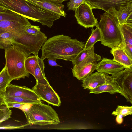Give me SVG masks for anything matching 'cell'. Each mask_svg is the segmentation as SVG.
I'll return each mask as SVG.
<instances>
[{
  "label": "cell",
  "mask_w": 132,
  "mask_h": 132,
  "mask_svg": "<svg viewBox=\"0 0 132 132\" xmlns=\"http://www.w3.org/2000/svg\"><path fill=\"white\" fill-rule=\"evenodd\" d=\"M39 57L35 55L27 57L25 61V68L26 71L33 76L35 68L38 62Z\"/></svg>",
  "instance_id": "cell-25"
},
{
  "label": "cell",
  "mask_w": 132,
  "mask_h": 132,
  "mask_svg": "<svg viewBox=\"0 0 132 132\" xmlns=\"http://www.w3.org/2000/svg\"><path fill=\"white\" fill-rule=\"evenodd\" d=\"M2 95L18 96L41 102V100L32 89L25 86H20L10 84Z\"/></svg>",
  "instance_id": "cell-11"
},
{
  "label": "cell",
  "mask_w": 132,
  "mask_h": 132,
  "mask_svg": "<svg viewBox=\"0 0 132 132\" xmlns=\"http://www.w3.org/2000/svg\"><path fill=\"white\" fill-rule=\"evenodd\" d=\"M105 74L106 77V82L95 88L89 90V93L97 94L107 92L113 94L118 93L121 95V92L117 85L114 77Z\"/></svg>",
  "instance_id": "cell-15"
},
{
  "label": "cell",
  "mask_w": 132,
  "mask_h": 132,
  "mask_svg": "<svg viewBox=\"0 0 132 132\" xmlns=\"http://www.w3.org/2000/svg\"><path fill=\"white\" fill-rule=\"evenodd\" d=\"M89 50H86L84 48L80 51L72 61L73 65H78L81 63L86 56Z\"/></svg>",
  "instance_id": "cell-29"
},
{
  "label": "cell",
  "mask_w": 132,
  "mask_h": 132,
  "mask_svg": "<svg viewBox=\"0 0 132 132\" xmlns=\"http://www.w3.org/2000/svg\"><path fill=\"white\" fill-rule=\"evenodd\" d=\"M102 37V34L99 28L97 27L95 29L93 28L91 34L85 44L84 48L86 50H90L96 43L101 41Z\"/></svg>",
  "instance_id": "cell-22"
},
{
  "label": "cell",
  "mask_w": 132,
  "mask_h": 132,
  "mask_svg": "<svg viewBox=\"0 0 132 132\" xmlns=\"http://www.w3.org/2000/svg\"><path fill=\"white\" fill-rule=\"evenodd\" d=\"M45 68L44 60L39 57L38 62L35 68L34 71V76L36 80V82L43 84L49 83L45 76Z\"/></svg>",
  "instance_id": "cell-19"
},
{
  "label": "cell",
  "mask_w": 132,
  "mask_h": 132,
  "mask_svg": "<svg viewBox=\"0 0 132 132\" xmlns=\"http://www.w3.org/2000/svg\"><path fill=\"white\" fill-rule=\"evenodd\" d=\"M114 77L121 95L127 101L132 103V67L126 68L116 75Z\"/></svg>",
  "instance_id": "cell-7"
},
{
  "label": "cell",
  "mask_w": 132,
  "mask_h": 132,
  "mask_svg": "<svg viewBox=\"0 0 132 132\" xmlns=\"http://www.w3.org/2000/svg\"><path fill=\"white\" fill-rule=\"evenodd\" d=\"M97 27L102 34V44L113 49L123 48L124 40L116 14L105 12Z\"/></svg>",
  "instance_id": "cell-2"
},
{
  "label": "cell",
  "mask_w": 132,
  "mask_h": 132,
  "mask_svg": "<svg viewBox=\"0 0 132 132\" xmlns=\"http://www.w3.org/2000/svg\"><path fill=\"white\" fill-rule=\"evenodd\" d=\"M101 59V56L95 53L93 46L85 59L71 69L73 76L79 80H82L96 70L97 62Z\"/></svg>",
  "instance_id": "cell-6"
},
{
  "label": "cell",
  "mask_w": 132,
  "mask_h": 132,
  "mask_svg": "<svg viewBox=\"0 0 132 132\" xmlns=\"http://www.w3.org/2000/svg\"><path fill=\"white\" fill-rule=\"evenodd\" d=\"M106 80L105 73L97 71L82 80V86L84 89H93L105 83Z\"/></svg>",
  "instance_id": "cell-14"
},
{
  "label": "cell",
  "mask_w": 132,
  "mask_h": 132,
  "mask_svg": "<svg viewBox=\"0 0 132 132\" xmlns=\"http://www.w3.org/2000/svg\"><path fill=\"white\" fill-rule=\"evenodd\" d=\"M120 27L125 44L123 49L127 55L132 59V24H122L120 25Z\"/></svg>",
  "instance_id": "cell-17"
},
{
  "label": "cell",
  "mask_w": 132,
  "mask_h": 132,
  "mask_svg": "<svg viewBox=\"0 0 132 132\" xmlns=\"http://www.w3.org/2000/svg\"><path fill=\"white\" fill-rule=\"evenodd\" d=\"M5 50V66L12 80L29 77V73L25 68V61L27 57L26 54L13 45Z\"/></svg>",
  "instance_id": "cell-4"
},
{
  "label": "cell",
  "mask_w": 132,
  "mask_h": 132,
  "mask_svg": "<svg viewBox=\"0 0 132 132\" xmlns=\"http://www.w3.org/2000/svg\"><path fill=\"white\" fill-rule=\"evenodd\" d=\"M122 117L121 115L117 116L116 119L117 122L118 124H121L122 123L123 121Z\"/></svg>",
  "instance_id": "cell-35"
},
{
  "label": "cell",
  "mask_w": 132,
  "mask_h": 132,
  "mask_svg": "<svg viewBox=\"0 0 132 132\" xmlns=\"http://www.w3.org/2000/svg\"><path fill=\"white\" fill-rule=\"evenodd\" d=\"M68 0H63V2L64 1H68Z\"/></svg>",
  "instance_id": "cell-39"
},
{
  "label": "cell",
  "mask_w": 132,
  "mask_h": 132,
  "mask_svg": "<svg viewBox=\"0 0 132 132\" xmlns=\"http://www.w3.org/2000/svg\"><path fill=\"white\" fill-rule=\"evenodd\" d=\"M132 114V106L118 105L115 111L113 112L112 115L114 116L122 115L123 117Z\"/></svg>",
  "instance_id": "cell-27"
},
{
  "label": "cell",
  "mask_w": 132,
  "mask_h": 132,
  "mask_svg": "<svg viewBox=\"0 0 132 132\" xmlns=\"http://www.w3.org/2000/svg\"><path fill=\"white\" fill-rule=\"evenodd\" d=\"M6 105L3 95L2 94H1L0 95V105Z\"/></svg>",
  "instance_id": "cell-37"
},
{
  "label": "cell",
  "mask_w": 132,
  "mask_h": 132,
  "mask_svg": "<svg viewBox=\"0 0 132 132\" xmlns=\"http://www.w3.org/2000/svg\"><path fill=\"white\" fill-rule=\"evenodd\" d=\"M32 89L42 100L53 106H59L61 102L60 97L49 84H43L37 82Z\"/></svg>",
  "instance_id": "cell-10"
},
{
  "label": "cell",
  "mask_w": 132,
  "mask_h": 132,
  "mask_svg": "<svg viewBox=\"0 0 132 132\" xmlns=\"http://www.w3.org/2000/svg\"><path fill=\"white\" fill-rule=\"evenodd\" d=\"M20 32H7L1 34L0 48L5 50L12 46L15 35Z\"/></svg>",
  "instance_id": "cell-21"
},
{
  "label": "cell",
  "mask_w": 132,
  "mask_h": 132,
  "mask_svg": "<svg viewBox=\"0 0 132 132\" xmlns=\"http://www.w3.org/2000/svg\"><path fill=\"white\" fill-rule=\"evenodd\" d=\"M29 125L28 123L20 126H11L8 125L3 126H0V129H13L21 128L25 126Z\"/></svg>",
  "instance_id": "cell-33"
},
{
  "label": "cell",
  "mask_w": 132,
  "mask_h": 132,
  "mask_svg": "<svg viewBox=\"0 0 132 132\" xmlns=\"http://www.w3.org/2000/svg\"><path fill=\"white\" fill-rule=\"evenodd\" d=\"M12 80L5 66L0 72V95L4 92Z\"/></svg>",
  "instance_id": "cell-24"
},
{
  "label": "cell",
  "mask_w": 132,
  "mask_h": 132,
  "mask_svg": "<svg viewBox=\"0 0 132 132\" xmlns=\"http://www.w3.org/2000/svg\"><path fill=\"white\" fill-rule=\"evenodd\" d=\"M51 2L56 4L61 3L63 2V0H41Z\"/></svg>",
  "instance_id": "cell-36"
},
{
  "label": "cell",
  "mask_w": 132,
  "mask_h": 132,
  "mask_svg": "<svg viewBox=\"0 0 132 132\" xmlns=\"http://www.w3.org/2000/svg\"><path fill=\"white\" fill-rule=\"evenodd\" d=\"M39 26H35L31 24L27 25L25 28V31L27 33L34 35L39 34L42 32L40 31Z\"/></svg>",
  "instance_id": "cell-30"
},
{
  "label": "cell",
  "mask_w": 132,
  "mask_h": 132,
  "mask_svg": "<svg viewBox=\"0 0 132 132\" xmlns=\"http://www.w3.org/2000/svg\"><path fill=\"white\" fill-rule=\"evenodd\" d=\"M6 106L9 109L15 108L19 109L22 111L27 104L14 102H8L6 103Z\"/></svg>",
  "instance_id": "cell-32"
},
{
  "label": "cell",
  "mask_w": 132,
  "mask_h": 132,
  "mask_svg": "<svg viewBox=\"0 0 132 132\" xmlns=\"http://www.w3.org/2000/svg\"><path fill=\"white\" fill-rule=\"evenodd\" d=\"M47 10L61 16L65 17L67 14L64 10V6L61 3L56 4L41 0H27Z\"/></svg>",
  "instance_id": "cell-16"
},
{
  "label": "cell",
  "mask_w": 132,
  "mask_h": 132,
  "mask_svg": "<svg viewBox=\"0 0 132 132\" xmlns=\"http://www.w3.org/2000/svg\"><path fill=\"white\" fill-rule=\"evenodd\" d=\"M110 52L113 55V59L127 68L132 67V59L124 51L123 48L111 49Z\"/></svg>",
  "instance_id": "cell-18"
},
{
  "label": "cell",
  "mask_w": 132,
  "mask_h": 132,
  "mask_svg": "<svg viewBox=\"0 0 132 132\" xmlns=\"http://www.w3.org/2000/svg\"><path fill=\"white\" fill-rule=\"evenodd\" d=\"M93 9H98L116 14L122 7L132 6V0H87Z\"/></svg>",
  "instance_id": "cell-8"
},
{
  "label": "cell",
  "mask_w": 132,
  "mask_h": 132,
  "mask_svg": "<svg viewBox=\"0 0 132 132\" xmlns=\"http://www.w3.org/2000/svg\"><path fill=\"white\" fill-rule=\"evenodd\" d=\"M3 95L6 104L8 102H14L24 104L32 105L41 102L21 97Z\"/></svg>",
  "instance_id": "cell-23"
},
{
  "label": "cell",
  "mask_w": 132,
  "mask_h": 132,
  "mask_svg": "<svg viewBox=\"0 0 132 132\" xmlns=\"http://www.w3.org/2000/svg\"><path fill=\"white\" fill-rule=\"evenodd\" d=\"M87 0H69L67 3L68 9L75 11L78 7Z\"/></svg>",
  "instance_id": "cell-31"
},
{
  "label": "cell",
  "mask_w": 132,
  "mask_h": 132,
  "mask_svg": "<svg viewBox=\"0 0 132 132\" xmlns=\"http://www.w3.org/2000/svg\"><path fill=\"white\" fill-rule=\"evenodd\" d=\"M126 68L113 59L103 58L101 61L97 63L96 70L98 72L111 74L112 76H113Z\"/></svg>",
  "instance_id": "cell-12"
},
{
  "label": "cell",
  "mask_w": 132,
  "mask_h": 132,
  "mask_svg": "<svg viewBox=\"0 0 132 132\" xmlns=\"http://www.w3.org/2000/svg\"><path fill=\"white\" fill-rule=\"evenodd\" d=\"M24 17L9 10L6 9L4 11H0V21L17 20Z\"/></svg>",
  "instance_id": "cell-26"
},
{
  "label": "cell",
  "mask_w": 132,
  "mask_h": 132,
  "mask_svg": "<svg viewBox=\"0 0 132 132\" xmlns=\"http://www.w3.org/2000/svg\"><path fill=\"white\" fill-rule=\"evenodd\" d=\"M12 111L6 105H0V125L3 122L8 120L12 114Z\"/></svg>",
  "instance_id": "cell-28"
},
{
  "label": "cell",
  "mask_w": 132,
  "mask_h": 132,
  "mask_svg": "<svg viewBox=\"0 0 132 132\" xmlns=\"http://www.w3.org/2000/svg\"><path fill=\"white\" fill-rule=\"evenodd\" d=\"M93 9L86 1L79 6L75 11L74 15L78 23L86 28L97 27L98 22L94 15Z\"/></svg>",
  "instance_id": "cell-9"
},
{
  "label": "cell",
  "mask_w": 132,
  "mask_h": 132,
  "mask_svg": "<svg viewBox=\"0 0 132 132\" xmlns=\"http://www.w3.org/2000/svg\"><path fill=\"white\" fill-rule=\"evenodd\" d=\"M47 38L42 32L34 35L27 33L25 29L15 35L12 45L22 51L27 57L31 54L38 56L39 50L47 40Z\"/></svg>",
  "instance_id": "cell-5"
},
{
  "label": "cell",
  "mask_w": 132,
  "mask_h": 132,
  "mask_svg": "<svg viewBox=\"0 0 132 132\" xmlns=\"http://www.w3.org/2000/svg\"><path fill=\"white\" fill-rule=\"evenodd\" d=\"M31 105L23 111L29 125H56L60 123L58 114L51 106L41 102Z\"/></svg>",
  "instance_id": "cell-3"
},
{
  "label": "cell",
  "mask_w": 132,
  "mask_h": 132,
  "mask_svg": "<svg viewBox=\"0 0 132 132\" xmlns=\"http://www.w3.org/2000/svg\"><path fill=\"white\" fill-rule=\"evenodd\" d=\"M7 9H6L3 7L0 6V11H2L5 10Z\"/></svg>",
  "instance_id": "cell-38"
},
{
  "label": "cell",
  "mask_w": 132,
  "mask_h": 132,
  "mask_svg": "<svg viewBox=\"0 0 132 132\" xmlns=\"http://www.w3.org/2000/svg\"><path fill=\"white\" fill-rule=\"evenodd\" d=\"M116 16L120 25L132 24V6L121 8L117 12Z\"/></svg>",
  "instance_id": "cell-20"
},
{
  "label": "cell",
  "mask_w": 132,
  "mask_h": 132,
  "mask_svg": "<svg viewBox=\"0 0 132 132\" xmlns=\"http://www.w3.org/2000/svg\"><path fill=\"white\" fill-rule=\"evenodd\" d=\"M30 23L26 18L15 20L0 21V35L7 32H20L24 30Z\"/></svg>",
  "instance_id": "cell-13"
},
{
  "label": "cell",
  "mask_w": 132,
  "mask_h": 132,
  "mask_svg": "<svg viewBox=\"0 0 132 132\" xmlns=\"http://www.w3.org/2000/svg\"><path fill=\"white\" fill-rule=\"evenodd\" d=\"M47 61L49 65L52 67H57L59 66L60 67H62V66H61L58 64L55 60L47 59Z\"/></svg>",
  "instance_id": "cell-34"
},
{
  "label": "cell",
  "mask_w": 132,
  "mask_h": 132,
  "mask_svg": "<svg viewBox=\"0 0 132 132\" xmlns=\"http://www.w3.org/2000/svg\"><path fill=\"white\" fill-rule=\"evenodd\" d=\"M85 44L77 39H72L63 35L52 37L46 41L41 48V58L56 60L73 61L76 56L84 48Z\"/></svg>",
  "instance_id": "cell-1"
}]
</instances>
